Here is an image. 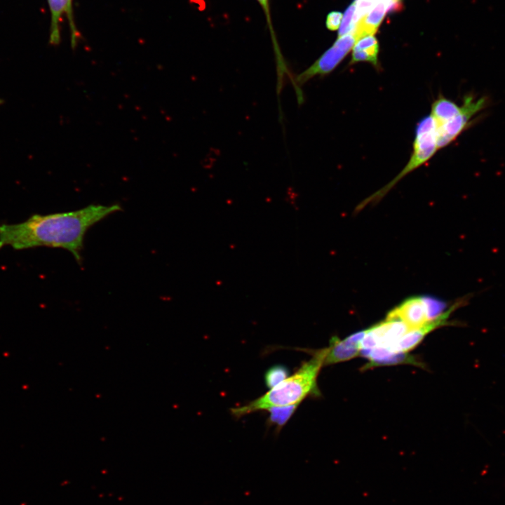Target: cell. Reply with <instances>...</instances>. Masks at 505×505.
Returning a JSON list of instances; mask_svg holds the SVG:
<instances>
[{
	"mask_svg": "<svg viewBox=\"0 0 505 505\" xmlns=\"http://www.w3.org/2000/svg\"><path fill=\"white\" fill-rule=\"evenodd\" d=\"M386 318L403 322L409 330L419 328L431 321L424 296L406 299L391 310Z\"/></svg>",
	"mask_w": 505,
	"mask_h": 505,
	"instance_id": "8",
	"label": "cell"
},
{
	"mask_svg": "<svg viewBox=\"0 0 505 505\" xmlns=\"http://www.w3.org/2000/svg\"><path fill=\"white\" fill-rule=\"evenodd\" d=\"M408 331L409 329L403 322L386 318L365 330L361 343V350L377 346L386 347L398 340Z\"/></svg>",
	"mask_w": 505,
	"mask_h": 505,
	"instance_id": "7",
	"label": "cell"
},
{
	"mask_svg": "<svg viewBox=\"0 0 505 505\" xmlns=\"http://www.w3.org/2000/svg\"><path fill=\"white\" fill-rule=\"evenodd\" d=\"M51 12V25L50 43L53 45L59 43L60 40L59 22L60 17L64 11L66 12L72 32V46L74 48L76 45L78 32L76 29L72 14V0H48Z\"/></svg>",
	"mask_w": 505,
	"mask_h": 505,
	"instance_id": "11",
	"label": "cell"
},
{
	"mask_svg": "<svg viewBox=\"0 0 505 505\" xmlns=\"http://www.w3.org/2000/svg\"><path fill=\"white\" fill-rule=\"evenodd\" d=\"M325 353V349L315 352L313 357L304 362L292 376L271 389L267 393L246 405L231 408L232 415L236 417H241L271 407L301 403L310 394L318 395L317 377L323 365Z\"/></svg>",
	"mask_w": 505,
	"mask_h": 505,
	"instance_id": "2",
	"label": "cell"
},
{
	"mask_svg": "<svg viewBox=\"0 0 505 505\" xmlns=\"http://www.w3.org/2000/svg\"><path fill=\"white\" fill-rule=\"evenodd\" d=\"M356 41L357 39L354 33L338 37L330 48L295 78V83L300 86L314 76H323L332 72L353 48Z\"/></svg>",
	"mask_w": 505,
	"mask_h": 505,
	"instance_id": "4",
	"label": "cell"
},
{
	"mask_svg": "<svg viewBox=\"0 0 505 505\" xmlns=\"http://www.w3.org/2000/svg\"><path fill=\"white\" fill-rule=\"evenodd\" d=\"M401 0H381L375 6L356 24L354 34L357 41L361 38L374 35L386 13L398 11L402 8Z\"/></svg>",
	"mask_w": 505,
	"mask_h": 505,
	"instance_id": "10",
	"label": "cell"
},
{
	"mask_svg": "<svg viewBox=\"0 0 505 505\" xmlns=\"http://www.w3.org/2000/svg\"><path fill=\"white\" fill-rule=\"evenodd\" d=\"M356 1L354 0L346 9L343 20L338 31V37H341L349 33L354 32L356 24L354 22V15L356 9ZM337 37V38H338Z\"/></svg>",
	"mask_w": 505,
	"mask_h": 505,
	"instance_id": "16",
	"label": "cell"
},
{
	"mask_svg": "<svg viewBox=\"0 0 505 505\" xmlns=\"http://www.w3.org/2000/svg\"><path fill=\"white\" fill-rule=\"evenodd\" d=\"M300 403L285 406H276L266 409L269 413L267 424L274 426L278 432L292 417Z\"/></svg>",
	"mask_w": 505,
	"mask_h": 505,
	"instance_id": "14",
	"label": "cell"
},
{
	"mask_svg": "<svg viewBox=\"0 0 505 505\" xmlns=\"http://www.w3.org/2000/svg\"><path fill=\"white\" fill-rule=\"evenodd\" d=\"M365 330L358 332L343 340L334 337L326 349L323 365H332L351 359L360 354Z\"/></svg>",
	"mask_w": 505,
	"mask_h": 505,
	"instance_id": "9",
	"label": "cell"
},
{
	"mask_svg": "<svg viewBox=\"0 0 505 505\" xmlns=\"http://www.w3.org/2000/svg\"><path fill=\"white\" fill-rule=\"evenodd\" d=\"M462 107L453 101L440 96L431 105V116L434 122L435 127L440 126L456 116Z\"/></svg>",
	"mask_w": 505,
	"mask_h": 505,
	"instance_id": "13",
	"label": "cell"
},
{
	"mask_svg": "<svg viewBox=\"0 0 505 505\" xmlns=\"http://www.w3.org/2000/svg\"><path fill=\"white\" fill-rule=\"evenodd\" d=\"M121 210L117 203L90 204L73 211L34 215L21 223L2 224L0 226V249L5 245L17 250L38 246L60 248L71 252L81 264L88 230Z\"/></svg>",
	"mask_w": 505,
	"mask_h": 505,
	"instance_id": "1",
	"label": "cell"
},
{
	"mask_svg": "<svg viewBox=\"0 0 505 505\" xmlns=\"http://www.w3.org/2000/svg\"><path fill=\"white\" fill-rule=\"evenodd\" d=\"M438 149L434 122L431 115L417 123L410 158L403 169L386 185L363 201L357 210L378 201L403 177L426 163Z\"/></svg>",
	"mask_w": 505,
	"mask_h": 505,
	"instance_id": "3",
	"label": "cell"
},
{
	"mask_svg": "<svg viewBox=\"0 0 505 505\" xmlns=\"http://www.w3.org/2000/svg\"><path fill=\"white\" fill-rule=\"evenodd\" d=\"M485 102L483 97H465L461 111L445 123L435 127L438 149L450 144L466 129L471 119L485 107Z\"/></svg>",
	"mask_w": 505,
	"mask_h": 505,
	"instance_id": "5",
	"label": "cell"
},
{
	"mask_svg": "<svg viewBox=\"0 0 505 505\" xmlns=\"http://www.w3.org/2000/svg\"><path fill=\"white\" fill-rule=\"evenodd\" d=\"M260 5L263 7L264 10L265 11L267 16H269V3L268 0H257Z\"/></svg>",
	"mask_w": 505,
	"mask_h": 505,
	"instance_id": "18",
	"label": "cell"
},
{
	"mask_svg": "<svg viewBox=\"0 0 505 505\" xmlns=\"http://www.w3.org/2000/svg\"><path fill=\"white\" fill-rule=\"evenodd\" d=\"M342 13L339 11L329 13L326 19V27L328 29L335 31L339 28Z\"/></svg>",
	"mask_w": 505,
	"mask_h": 505,
	"instance_id": "17",
	"label": "cell"
},
{
	"mask_svg": "<svg viewBox=\"0 0 505 505\" xmlns=\"http://www.w3.org/2000/svg\"><path fill=\"white\" fill-rule=\"evenodd\" d=\"M379 43L374 35H368L358 40L352 48L350 64L368 62L378 64Z\"/></svg>",
	"mask_w": 505,
	"mask_h": 505,
	"instance_id": "12",
	"label": "cell"
},
{
	"mask_svg": "<svg viewBox=\"0 0 505 505\" xmlns=\"http://www.w3.org/2000/svg\"><path fill=\"white\" fill-rule=\"evenodd\" d=\"M467 297H463L455 302L449 309L437 318L429 321L419 328L408 331L398 340L386 347H383L393 354H406L414 349L429 332L447 325L451 314L467 302ZM382 347V346H381Z\"/></svg>",
	"mask_w": 505,
	"mask_h": 505,
	"instance_id": "6",
	"label": "cell"
},
{
	"mask_svg": "<svg viewBox=\"0 0 505 505\" xmlns=\"http://www.w3.org/2000/svg\"><path fill=\"white\" fill-rule=\"evenodd\" d=\"M289 370L283 365L269 368L264 374V382L269 389H272L288 377Z\"/></svg>",
	"mask_w": 505,
	"mask_h": 505,
	"instance_id": "15",
	"label": "cell"
},
{
	"mask_svg": "<svg viewBox=\"0 0 505 505\" xmlns=\"http://www.w3.org/2000/svg\"><path fill=\"white\" fill-rule=\"evenodd\" d=\"M4 103V100L0 98V105Z\"/></svg>",
	"mask_w": 505,
	"mask_h": 505,
	"instance_id": "19",
	"label": "cell"
}]
</instances>
